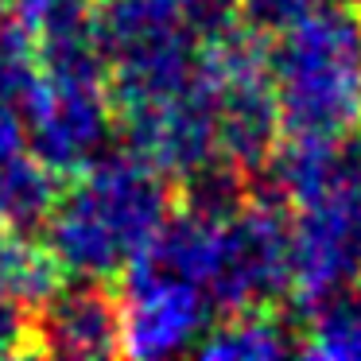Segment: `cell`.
Returning a JSON list of instances; mask_svg holds the SVG:
<instances>
[{"instance_id": "8992f818", "label": "cell", "mask_w": 361, "mask_h": 361, "mask_svg": "<svg viewBox=\"0 0 361 361\" xmlns=\"http://www.w3.org/2000/svg\"><path fill=\"white\" fill-rule=\"evenodd\" d=\"M121 276V353L152 361L195 350L214 311L206 288L144 264H128Z\"/></svg>"}, {"instance_id": "7a4b0ae2", "label": "cell", "mask_w": 361, "mask_h": 361, "mask_svg": "<svg viewBox=\"0 0 361 361\" xmlns=\"http://www.w3.org/2000/svg\"><path fill=\"white\" fill-rule=\"evenodd\" d=\"M283 133H350L361 121V4L330 0L268 47Z\"/></svg>"}, {"instance_id": "ffe728a7", "label": "cell", "mask_w": 361, "mask_h": 361, "mask_svg": "<svg viewBox=\"0 0 361 361\" xmlns=\"http://www.w3.org/2000/svg\"><path fill=\"white\" fill-rule=\"evenodd\" d=\"M357 125H361V121H357ZM357 140H361V133H357Z\"/></svg>"}, {"instance_id": "44dd1931", "label": "cell", "mask_w": 361, "mask_h": 361, "mask_svg": "<svg viewBox=\"0 0 361 361\" xmlns=\"http://www.w3.org/2000/svg\"><path fill=\"white\" fill-rule=\"evenodd\" d=\"M353 4H361V0H353Z\"/></svg>"}, {"instance_id": "30bf717a", "label": "cell", "mask_w": 361, "mask_h": 361, "mask_svg": "<svg viewBox=\"0 0 361 361\" xmlns=\"http://www.w3.org/2000/svg\"><path fill=\"white\" fill-rule=\"evenodd\" d=\"M35 345L39 357H113L121 353V299L102 280H82L78 288H59L39 311Z\"/></svg>"}, {"instance_id": "8fae6325", "label": "cell", "mask_w": 361, "mask_h": 361, "mask_svg": "<svg viewBox=\"0 0 361 361\" xmlns=\"http://www.w3.org/2000/svg\"><path fill=\"white\" fill-rule=\"evenodd\" d=\"M66 283V268L47 237L32 229H0V295L24 311H39Z\"/></svg>"}, {"instance_id": "5b68a950", "label": "cell", "mask_w": 361, "mask_h": 361, "mask_svg": "<svg viewBox=\"0 0 361 361\" xmlns=\"http://www.w3.org/2000/svg\"><path fill=\"white\" fill-rule=\"evenodd\" d=\"M27 148L63 179H74L94 159L105 156L117 105L105 78H51L43 74L39 90L24 105Z\"/></svg>"}, {"instance_id": "4fadbf2b", "label": "cell", "mask_w": 361, "mask_h": 361, "mask_svg": "<svg viewBox=\"0 0 361 361\" xmlns=\"http://www.w3.org/2000/svg\"><path fill=\"white\" fill-rule=\"evenodd\" d=\"M295 353L322 361H361V280L303 307Z\"/></svg>"}, {"instance_id": "2e32d148", "label": "cell", "mask_w": 361, "mask_h": 361, "mask_svg": "<svg viewBox=\"0 0 361 361\" xmlns=\"http://www.w3.org/2000/svg\"><path fill=\"white\" fill-rule=\"evenodd\" d=\"M330 4V0H241V20L257 35H283L288 27L303 24L307 16Z\"/></svg>"}, {"instance_id": "9c48e42d", "label": "cell", "mask_w": 361, "mask_h": 361, "mask_svg": "<svg viewBox=\"0 0 361 361\" xmlns=\"http://www.w3.org/2000/svg\"><path fill=\"white\" fill-rule=\"evenodd\" d=\"M264 171L268 190L280 195L288 210H295V206L357 187L361 140H353L350 133H283Z\"/></svg>"}, {"instance_id": "9a60e30c", "label": "cell", "mask_w": 361, "mask_h": 361, "mask_svg": "<svg viewBox=\"0 0 361 361\" xmlns=\"http://www.w3.org/2000/svg\"><path fill=\"white\" fill-rule=\"evenodd\" d=\"M179 8H183V20H187L190 35L198 39L202 51L226 43L229 35H237L245 27L241 0H179Z\"/></svg>"}, {"instance_id": "e0dca14e", "label": "cell", "mask_w": 361, "mask_h": 361, "mask_svg": "<svg viewBox=\"0 0 361 361\" xmlns=\"http://www.w3.org/2000/svg\"><path fill=\"white\" fill-rule=\"evenodd\" d=\"M0 357H39L32 311L0 295Z\"/></svg>"}, {"instance_id": "ac0fdd59", "label": "cell", "mask_w": 361, "mask_h": 361, "mask_svg": "<svg viewBox=\"0 0 361 361\" xmlns=\"http://www.w3.org/2000/svg\"><path fill=\"white\" fill-rule=\"evenodd\" d=\"M20 152H27V125H24V113L16 105L0 102V167L16 159Z\"/></svg>"}, {"instance_id": "6da1fadb", "label": "cell", "mask_w": 361, "mask_h": 361, "mask_svg": "<svg viewBox=\"0 0 361 361\" xmlns=\"http://www.w3.org/2000/svg\"><path fill=\"white\" fill-rule=\"evenodd\" d=\"M175 210V187L159 167L133 152L102 156L63 187L47 218V241L66 276H121L164 229Z\"/></svg>"}, {"instance_id": "7c38bea8", "label": "cell", "mask_w": 361, "mask_h": 361, "mask_svg": "<svg viewBox=\"0 0 361 361\" xmlns=\"http://www.w3.org/2000/svg\"><path fill=\"white\" fill-rule=\"evenodd\" d=\"M195 353L206 361H272L295 353V334L276 307H245L226 311L218 326L198 338Z\"/></svg>"}, {"instance_id": "d6986e66", "label": "cell", "mask_w": 361, "mask_h": 361, "mask_svg": "<svg viewBox=\"0 0 361 361\" xmlns=\"http://www.w3.org/2000/svg\"><path fill=\"white\" fill-rule=\"evenodd\" d=\"M12 12H16V0H0V27L12 24Z\"/></svg>"}, {"instance_id": "277c9868", "label": "cell", "mask_w": 361, "mask_h": 361, "mask_svg": "<svg viewBox=\"0 0 361 361\" xmlns=\"http://www.w3.org/2000/svg\"><path fill=\"white\" fill-rule=\"evenodd\" d=\"M291 291V210L272 190H252L233 218L221 221L206 295L226 311L276 307Z\"/></svg>"}, {"instance_id": "5bb4252c", "label": "cell", "mask_w": 361, "mask_h": 361, "mask_svg": "<svg viewBox=\"0 0 361 361\" xmlns=\"http://www.w3.org/2000/svg\"><path fill=\"white\" fill-rule=\"evenodd\" d=\"M63 175L51 171L32 148L0 167V229H35L51 218Z\"/></svg>"}, {"instance_id": "ba28073f", "label": "cell", "mask_w": 361, "mask_h": 361, "mask_svg": "<svg viewBox=\"0 0 361 361\" xmlns=\"http://www.w3.org/2000/svg\"><path fill=\"white\" fill-rule=\"evenodd\" d=\"M117 128L133 156L148 159L175 183L210 159H218V117H214L210 71L198 86L175 97L117 109Z\"/></svg>"}, {"instance_id": "52a82bcc", "label": "cell", "mask_w": 361, "mask_h": 361, "mask_svg": "<svg viewBox=\"0 0 361 361\" xmlns=\"http://www.w3.org/2000/svg\"><path fill=\"white\" fill-rule=\"evenodd\" d=\"M361 280V183L291 210V291L299 311Z\"/></svg>"}, {"instance_id": "3957f363", "label": "cell", "mask_w": 361, "mask_h": 361, "mask_svg": "<svg viewBox=\"0 0 361 361\" xmlns=\"http://www.w3.org/2000/svg\"><path fill=\"white\" fill-rule=\"evenodd\" d=\"M94 39L117 109L175 97L206 78V55L179 0H97Z\"/></svg>"}, {"instance_id": "7402d4cb", "label": "cell", "mask_w": 361, "mask_h": 361, "mask_svg": "<svg viewBox=\"0 0 361 361\" xmlns=\"http://www.w3.org/2000/svg\"><path fill=\"white\" fill-rule=\"evenodd\" d=\"M94 4H97V0H94Z\"/></svg>"}]
</instances>
